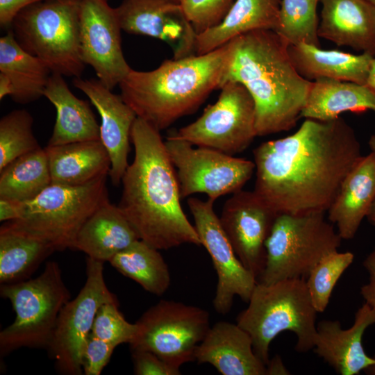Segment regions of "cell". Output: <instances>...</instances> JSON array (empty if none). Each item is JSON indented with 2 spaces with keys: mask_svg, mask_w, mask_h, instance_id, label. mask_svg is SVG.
<instances>
[{
  "mask_svg": "<svg viewBox=\"0 0 375 375\" xmlns=\"http://www.w3.org/2000/svg\"><path fill=\"white\" fill-rule=\"evenodd\" d=\"M230 42L222 87L235 81L247 88L255 103L257 136L292 129L301 118L312 81L294 67L290 44L265 29L249 31Z\"/></svg>",
  "mask_w": 375,
  "mask_h": 375,
  "instance_id": "3",
  "label": "cell"
},
{
  "mask_svg": "<svg viewBox=\"0 0 375 375\" xmlns=\"http://www.w3.org/2000/svg\"><path fill=\"white\" fill-rule=\"evenodd\" d=\"M318 35L375 56V6L367 0H319Z\"/></svg>",
  "mask_w": 375,
  "mask_h": 375,
  "instance_id": "21",
  "label": "cell"
},
{
  "mask_svg": "<svg viewBox=\"0 0 375 375\" xmlns=\"http://www.w3.org/2000/svg\"><path fill=\"white\" fill-rule=\"evenodd\" d=\"M368 273V281L360 288V294L365 303L375 309V247L363 261Z\"/></svg>",
  "mask_w": 375,
  "mask_h": 375,
  "instance_id": "41",
  "label": "cell"
},
{
  "mask_svg": "<svg viewBox=\"0 0 375 375\" xmlns=\"http://www.w3.org/2000/svg\"><path fill=\"white\" fill-rule=\"evenodd\" d=\"M108 0H79V40L85 65L112 90L131 71L122 49L121 26Z\"/></svg>",
  "mask_w": 375,
  "mask_h": 375,
  "instance_id": "15",
  "label": "cell"
},
{
  "mask_svg": "<svg viewBox=\"0 0 375 375\" xmlns=\"http://www.w3.org/2000/svg\"><path fill=\"white\" fill-rule=\"evenodd\" d=\"M140 238L118 206L110 200L99 206L79 230L73 247L104 262Z\"/></svg>",
  "mask_w": 375,
  "mask_h": 375,
  "instance_id": "23",
  "label": "cell"
},
{
  "mask_svg": "<svg viewBox=\"0 0 375 375\" xmlns=\"http://www.w3.org/2000/svg\"><path fill=\"white\" fill-rule=\"evenodd\" d=\"M0 294L16 314L0 333L1 356L22 347L48 348L59 313L71 298L59 265L49 261L35 278L1 284Z\"/></svg>",
  "mask_w": 375,
  "mask_h": 375,
  "instance_id": "8",
  "label": "cell"
},
{
  "mask_svg": "<svg viewBox=\"0 0 375 375\" xmlns=\"http://www.w3.org/2000/svg\"><path fill=\"white\" fill-rule=\"evenodd\" d=\"M19 44L51 73L80 78L85 69L79 40V0H42L24 9L12 24Z\"/></svg>",
  "mask_w": 375,
  "mask_h": 375,
  "instance_id": "7",
  "label": "cell"
},
{
  "mask_svg": "<svg viewBox=\"0 0 375 375\" xmlns=\"http://www.w3.org/2000/svg\"><path fill=\"white\" fill-rule=\"evenodd\" d=\"M353 259L352 252L337 250L324 256L312 268L306 283L317 312H323L326 310L337 282Z\"/></svg>",
  "mask_w": 375,
  "mask_h": 375,
  "instance_id": "35",
  "label": "cell"
},
{
  "mask_svg": "<svg viewBox=\"0 0 375 375\" xmlns=\"http://www.w3.org/2000/svg\"><path fill=\"white\" fill-rule=\"evenodd\" d=\"M288 51L298 73L308 81L328 78L362 85L367 84L374 57L365 52L356 55L338 50H324L305 43L290 44Z\"/></svg>",
  "mask_w": 375,
  "mask_h": 375,
  "instance_id": "25",
  "label": "cell"
},
{
  "mask_svg": "<svg viewBox=\"0 0 375 375\" xmlns=\"http://www.w3.org/2000/svg\"><path fill=\"white\" fill-rule=\"evenodd\" d=\"M115 346L96 336L88 335L83 354V372L85 375H99L115 349Z\"/></svg>",
  "mask_w": 375,
  "mask_h": 375,
  "instance_id": "38",
  "label": "cell"
},
{
  "mask_svg": "<svg viewBox=\"0 0 375 375\" xmlns=\"http://www.w3.org/2000/svg\"><path fill=\"white\" fill-rule=\"evenodd\" d=\"M194 356L198 363L210 364L222 375H267L251 336L237 323L219 321L210 326Z\"/></svg>",
  "mask_w": 375,
  "mask_h": 375,
  "instance_id": "20",
  "label": "cell"
},
{
  "mask_svg": "<svg viewBox=\"0 0 375 375\" xmlns=\"http://www.w3.org/2000/svg\"><path fill=\"white\" fill-rule=\"evenodd\" d=\"M103 264L87 258L85 284L59 313L48 349L62 374H83V351L97 312L103 303L117 301L106 284Z\"/></svg>",
  "mask_w": 375,
  "mask_h": 375,
  "instance_id": "13",
  "label": "cell"
},
{
  "mask_svg": "<svg viewBox=\"0 0 375 375\" xmlns=\"http://www.w3.org/2000/svg\"><path fill=\"white\" fill-rule=\"evenodd\" d=\"M247 303V308L238 315L236 323L249 334L256 354L266 366L269 361V345L283 331L296 335L298 352L313 349L317 312L306 279L257 283Z\"/></svg>",
  "mask_w": 375,
  "mask_h": 375,
  "instance_id": "5",
  "label": "cell"
},
{
  "mask_svg": "<svg viewBox=\"0 0 375 375\" xmlns=\"http://www.w3.org/2000/svg\"><path fill=\"white\" fill-rule=\"evenodd\" d=\"M174 1H176V2H178L179 3H180V1H181V0H174Z\"/></svg>",
  "mask_w": 375,
  "mask_h": 375,
  "instance_id": "49",
  "label": "cell"
},
{
  "mask_svg": "<svg viewBox=\"0 0 375 375\" xmlns=\"http://www.w3.org/2000/svg\"><path fill=\"white\" fill-rule=\"evenodd\" d=\"M369 146L371 149V152L375 156V135H372L369 140Z\"/></svg>",
  "mask_w": 375,
  "mask_h": 375,
  "instance_id": "46",
  "label": "cell"
},
{
  "mask_svg": "<svg viewBox=\"0 0 375 375\" xmlns=\"http://www.w3.org/2000/svg\"><path fill=\"white\" fill-rule=\"evenodd\" d=\"M132 351L134 374L136 375H179V368L175 367L155 353L145 350Z\"/></svg>",
  "mask_w": 375,
  "mask_h": 375,
  "instance_id": "39",
  "label": "cell"
},
{
  "mask_svg": "<svg viewBox=\"0 0 375 375\" xmlns=\"http://www.w3.org/2000/svg\"><path fill=\"white\" fill-rule=\"evenodd\" d=\"M44 149L51 183L83 185L109 174L110 159L100 140L47 145Z\"/></svg>",
  "mask_w": 375,
  "mask_h": 375,
  "instance_id": "27",
  "label": "cell"
},
{
  "mask_svg": "<svg viewBox=\"0 0 375 375\" xmlns=\"http://www.w3.org/2000/svg\"><path fill=\"white\" fill-rule=\"evenodd\" d=\"M253 156V191L278 214L327 212L362 157L355 131L340 117L306 119L294 133L262 142Z\"/></svg>",
  "mask_w": 375,
  "mask_h": 375,
  "instance_id": "1",
  "label": "cell"
},
{
  "mask_svg": "<svg viewBox=\"0 0 375 375\" xmlns=\"http://www.w3.org/2000/svg\"><path fill=\"white\" fill-rule=\"evenodd\" d=\"M289 371L283 365L281 358L278 356H274L269 360L267 365V375L289 374Z\"/></svg>",
  "mask_w": 375,
  "mask_h": 375,
  "instance_id": "43",
  "label": "cell"
},
{
  "mask_svg": "<svg viewBox=\"0 0 375 375\" xmlns=\"http://www.w3.org/2000/svg\"><path fill=\"white\" fill-rule=\"evenodd\" d=\"M281 3V0H235L221 23L197 35L195 54L209 53L249 31H274Z\"/></svg>",
  "mask_w": 375,
  "mask_h": 375,
  "instance_id": "26",
  "label": "cell"
},
{
  "mask_svg": "<svg viewBox=\"0 0 375 375\" xmlns=\"http://www.w3.org/2000/svg\"><path fill=\"white\" fill-rule=\"evenodd\" d=\"M47 65L26 51L12 30L0 38V74L10 83L12 99L26 104L44 97L51 75Z\"/></svg>",
  "mask_w": 375,
  "mask_h": 375,
  "instance_id": "28",
  "label": "cell"
},
{
  "mask_svg": "<svg viewBox=\"0 0 375 375\" xmlns=\"http://www.w3.org/2000/svg\"><path fill=\"white\" fill-rule=\"evenodd\" d=\"M375 324V309L364 303L356 312L353 323L343 329L338 320L324 319L317 324L314 352L341 375H356L375 364L362 346L367 328Z\"/></svg>",
  "mask_w": 375,
  "mask_h": 375,
  "instance_id": "19",
  "label": "cell"
},
{
  "mask_svg": "<svg viewBox=\"0 0 375 375\" xmlns=\"http://www.w3.org/2000/svg\"><path fill=\"white\" fill-rule=\"evenodd\" d=\"M373 357L375 358V355ZM364 372L367 374L375 375V364L365 369Z\"/></svg>",
  "mask_w": 375,
  "mask_h": 375,
  "instance_id": "47",
  "label": "cell"
},
{
  "mask_svg": "<svg viewBox=\"0 0 375 375\" xmlns=\"http://www.w3.org/2000/svg\"><path fill=\"white\" fill-rule=\"evenodd\" d=\"M367 218L372 225L375 226V200L372 205Z\"/></svg>",
  "mask_w": 375,
  "mask_h": 375,
  "instance_id": "45",
  "label": "cell"
},
{
  "mask_svg": "<svg viewBox=\"0 0 375 375\" xmlns=\"http://www.w3.org/2000/svg\"><path fill=\"white\" fill-rule=\"evenodd\" d=\"M214 202L210 199H188L201 245L210 256L217 275L213 307L218 313L224 315L231 309L235 296L249 301L257 280L235 253L214 210Z\"/></svg>",
  "mask_w": 375,
  "mask_h": 375,
  "instance_id": "14",
  "label": "cell"
},
{
  "mask_svg": "<svg viewBox=\"0 0 375 375\" xmlns=\"http://www.w3.org/2000/svg\"><path fill=\"white\" fill-rule=\"evenodd\" d=\"M51 183L45 149L15 159L0 170V198L22 203L34 199Z\"/></svg>",
  "mask_w": 375,
  "mask_h": 375,
  "instance_id": "32",
  "label": "cell"
},
{
  "mask_svg": "<svg viewBox=\"0 0 375 375\" xmlns=\"http://www.w3.org/2000/svg\"><path fill=\"white\" fill-rule=\"evenodd\" d=\"M135 324L131 349L151 351L177 368L195 360L196 349L210 328L206 310L165 299L151 306Z\"/></svg>",
  "mask_w": 375,
  "mask_h": 375,
  "instance_id": "10",
  "label": "cell"
},
{
  "mask_svg": "<svg viewBox=\"0 0 375 375\" xmlns=\"http://www.w3.org/2000/svg\"><path fill=\"white\" fill-rule=\"evenodd\" d=\"M367 1L375 6V0H367Z\"/></svg>",
  "mask_w": 375,
  "mask_h": 375,
  "instance_id": "48",
  "label": "cell"
},
{
  "mask_svg": "<svg viewBox=\"0 0 375 375\" xmlns=\"http://www.w3.org/2000/svg\"><path fill=\"white\" fill-rule=\"evenodd\" d=\"M319 0H281L275 32L290 44L320 47L317 14Z\"/></svg>",
  "mask_w": 375,
  "mask_h": 375,
  "instance_id": "33",
  "label": "cell"
},
{
  "mask_svg": "<svg viewBox=\"0 0 375 375\" xmlns=\"http://www.w3.org/2000/svg\"><path fill=\"white\" fill-rule=\"evenodd\" d=\"M117 301L103 303L95 315L91 333L117 347L131 344L137 332L135 323L126 321L118 309Z\"/></svg>",
  "mask_w": 375,
  "mask_h": 375,
  "instance_id": "36",
  "label": "cell"
},
{
  "mask_svg": "<svg viewBox=\"0 0 375 375\" xmlns=\"http://www.w3.org/2000/svg\"><path fill=\"white\" fill-rule=\"evenodd\" d=\"M375 200V156H362L342 181L328 208V219L342 240L356 235Z\"/></svg>",
  "mask_w": 375,
  "mask_h": 375,
  "instance_id": "22",
  "label": "cell"
},
{
  "mask_svg": "<svg viewBox=\"0 0 375 375\" xmlns=\"http://www.w3.org/2000/svg\"><path fill=\"white\" fill-rule=\"evenodd\" d=\"M19 216V203L0 198V221L6 222Z\"/></svg>",
  "mask_w": 375,
  "mask_h": 375,
  "instance_id": "42",
  "label": "cell"
},
{
  "mask_svg": "<svg viewBox=\"0 0 375 375\" xmlns=\"http://www.w3.org/2000/svg\"><path fill=\"white\" fill-rule=\"evenodd\" d=\"M235 0H181L182 11L197 35L218 25Z\"/></svg>",
  "mask_w": 375,
  "mask_h": 375,
  "instance_id": "37",
  "label": "cell"
},
{
  "mask_svg": "<svg viewBox=\"0 0 375 375\" xmlns=\"http://www.w3.org/2000/svg\"><path fill=\"white\" fill-rule=\"evenodd\" d=\"M165 144L177 170L182 199L203 193L215 201L242 190L255 172L253 161L208 147L194 148L173 133L167 138Z\"/></svg>",
  "mask_w": 375,
  "mask_h": 375,
  "instance_id": "12",
  "label": "cell"
},
{
  "mask_svg": "<svg viewBox=\"0 0 375 375\" xmlns=\"http://www.w3.org/2000/svg\"><path fill=\"white\" fill-rule=\"evenodd\" d=\"M366 85L375 92V56L371 63Z\"/></svg>",
  "mask_w": 375,
  "mask_h": 375,
  "instance_id": "44",
  "label": "cell"
},
{
  "mask_svg": "<svg viewBox=\"0 0 375 375\" xmlns=\"http://www.w3.org/2000/svg\"><path fill=\"white\" fill-rule=\"evenodd\" d=\"M220 90L215 103L173 134L192 145L234 156L244 151L257 136L255 103L238 82L228 81Z\"/></svg>",
  "mask_w": 375,
  "mask_h": 375,
  "instance_id": "11",
  "label": "cell"
},
{
  "mask_svg": "<svg viewBox=\"0 0 375 375\" xmlns=\"http://www.w3.org/2000/svg\"><path fill=\"white\" fill-rule=\"evenodd\" d=\"M42 0H0V25L12 26L17 15L26 8Z\"/></svg>",
  "mask_w": 375,
  "mask_h": 375,
  "instance_id": "40",
  "label": "cell"
},
{
  "mask_svg": "<svg viewBox=\"0 0 375 375\" xmlns=\"http://www.w3.org/2000/svg\"><path fill=\"white\" fill-rule=\"evenodd\" d=\"M230 51L229 42L205 54L165 60L151 71L131 69L119 85L120 95L137 117L160 131L222 88Z\"/></svg>",
  "mask_w": 375,
  "mask_h": 375,
  "instance_id": "4",
  "label": "cell"
},
{
  "mask_svg": "<svg viewBox=\"0 0 375 375\" xmlns=\"http://www.w3.org/2000/svg\"><path fill=\"white\" fill-rule=\"evenodd\" d=\"M375 112V92L367 85L321 78L312 81L301 117L334 119L344 112Z\"/></svg>",
  "mask_w": 375,
  "mask_h": 375,
  "instance_id": "29",
  "label": "cell"
},
{
  "mask_svg": "<svg viewBox=\"0 0 375 375\" xmlns=\"http://www.w3.org/2000/svg\"><path fill=\"white\" fill-rule=\"evenodd\" d=\"M73 84L88 97L99 113L100 140L111 162L108 176L112 183L117 185L129 165L131 131L137 115L121 95L112 93L99 79L74 78Z\"/></svg>",
  "mask_w": 375,
  "mask_h": 375,
  "instance_id": "18",
  "label": "cell"
},
{
  "mask_svg": "<svg viewBox=\"0 0 375 375\" xmlns=\"http://www.w3.org/2000/svg\"><path fill=\"white\" fill-rule=\"evenodd\" d=\"M44 97L56 110V122L47 145L100 140V125L89 102L72 92L63 76L51 74Z\"/></svg>",
  "mask_w": 375,
  "mask_h": 375,
  "instance_id": "24",
  "label": "cell"
},
{
  "mask_svg": "<svg viewBox=\"0 0 375 375\" xmlns=\"http://www.w3.org/2000/svg\"><path fill=\"white\" fill-rule=\"evenodd\" d=\"M33 119L25 109L13 110L0 119V170L30 152L40 149L33 134Z\"/></svg>",
  "mask_w": 375,
  "mask_h": 375,
  "instance_id": "34",
  "label": "cell"
},
{
  "mask_svg": "<svg viewBox=\"0 0 375 375\" xmlns=\"http://www.w3.org/2000/svg\"><path fill=\"white\" fill-rule=\"evenodd\" d=\"M342 240L324 212L278 214L265 242V266L257 283L306 279L324 256L338 250Z\"/></svg>",
  "mask_w": 375,
  "mask_h": 375,
  "instance_id": "9",
  "label": "cell"
},
{
  "mask_svg": "<svg viewBox=\"0 0 375 375\" xmlns=\"http://www.w3.org/2000/svg\"><path fill=\"white\" fill-rule=\"evenodd\" d=\"M278 215L253 191L241 190L226 201L219 217L238 258L256 280L265 266V242Z\"/></svg>",
  "mask_w": 375,
  "mask_h": 375,
  "instance_id": "16",
  "label": "cell"
},
{
  "mask_svg": "<svg viewBox=\"0 0 375 375\" xmlns=\"http://www.w3.org/2000/svg\"><path fill=\"white\" fill-rule=\"evenodd\" d=\"M122 31L157 38L173 47L174 58L195 54L197 33L174 0H123L115 8Z\"/></svg>",
  "mask_w": 375,
  "mask_h": 375,
  "instance_id": "17",
  "label": "cell"
},
{
  "mask_svg": "<svg viewBox=\"0 0 375 375\" xmlns=\"http://www.w3.org/2000/svg\"><path fill=\"white\" fill-rule=\"evenodd\" d=\"M109 262L153 294L162 295L171 284L168 266L159 250L140 239L115 254Z\"/></svg>",
  "mask_w": 375,
  "mask_h": 375,
  "instance_id": "31",
  "label": "cell"
},
{
  "mask_svg": "<svg viewBox=\"0 0 375 375\" xmlns=\"http://www.w3.org/2000/svg\"><path fill=\"white\" fill-rule=\"evenodd\" d=\"M55 250L45 242L4 222L0 228V283L27 279Z\"/></svg>",
  "mask_w": 375,
  "mask_h": 375,
  "instance_id": "30",
  "label": "cell"
},
{
  "mask_svg": "<svg viewBox=\"0 0 375 375\" xmlns=\"http://www.w3.org/2000/svg\"><path fill=\"white\" fill-rule=\"evenodd\" d=\"M134 158L117 205L140 240L158 249L201 245L181 204L179 183L160 131L137 117L131 131Z\"/></svg>",
  "mask_w": 375,
  "mask_h": 375,
  "instance_id": "2",
  "label": "cell"
},
{
  "mask_svg": "<svg viewBox=\"0 0 375 375\" xmlns=\"http://www.w3.org/2000/svg\"><path fill=\"white\" fill-rule=\"evenodd\" d=\"M108 176L83 185L51 183L34 199L19 203V216L6 222L49 244L73 249L77 234L92 213L109 200Z\"/></svg>",
  "mask_w": 375,
  "mask_h": 375,
  "instance_id": "6",
  "label": "cell"
}]
</instances>
